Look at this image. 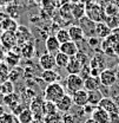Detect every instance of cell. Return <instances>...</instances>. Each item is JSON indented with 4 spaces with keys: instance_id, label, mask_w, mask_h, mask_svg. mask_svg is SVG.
<instances>
[{
    "instance_id": "cell-21",
    "label": "cell",
    "mask_w": 119,
    "mask_h": 123,
    "mask_svg": "<svg viewBox=\"0 0 119 123\" xmlns=\"http://www.w3.org/2000/svg\"><path fill=\"white\" fill-rule=\"evenodd\" d=\"M81 68H83L81 63L78 61L75 57H71V58H70V62H68V64L66 65L65 69H66V71H67L68 75H79Z\"/></svg>"
},
{
    "instance_id": "cell-16",
    "label": "cell",
    "mask_w": 119,
    "mask_h": 123,
    "mask_svg": "<svg viewBox=\"0 0 119 123\" xmlns=\"http://www.w3.org/2000/svg\"><path fill=\"white\" fill-rule=\"evenodd\" d=\"M103 98H104V96H103V92L100 91V89L93 90V91H87V104L92 105V107L97 108Z\"/></svg>"
},
{
    "instance_id": "cell-53",
    "label": "cell",
    "mask_w": 119,
    "mask_h": 123,
    "mask_svg": "<svg viewBox=\"0 0 119 123\" xmlns=\"http://www.w3.org/2000/svg\"><path fill=\"white\" fill-rule=\"evenodd\" d=\"M84 123H97V122H94V121H93V120L90 117V118H87V120H86V121H85Z\"/></svg>"
},
{
    "instance_id": "cell-9",
    "label": "cell",
    "mask_w": 119,
    "mask_h": 123,
    "mask_svg": "<svg viewBox=\"0 0 119 123\" xmlns=\"http://www.w3.org/2000/svg\"><path fill=\"white\" fill-rule=\"evenodd\" d=\"M56 107L58 112H62V114H67L72 107H73V101H72V96L70 95H64L59 101L56 103Z\"/></svg>"
},
{
    "instance_id": "cell-24",
    "label": "cell",
    "mask_w": 119,
    "mask_h": 123,
    "mask_svg": "<svg viewBox=\"0 0 119 123\" xmlns=\"http://www.w3.org/2000/svg\"><path fill=\"white\" fill-rule=\"evenodd\" d=\"M83 17H85V5H83L81 2L72 4V18L79 20Z\"/></svg>"
},
{
    "instance_id": "cell-32",
    "label": "cell",
    "mask_w": 119,
    "mask_h": 123,
    "mask_svg": "<svg viewBox=\"0 0 119 123\" xmlns=\"http://www.w3.org/2000/svg\"><path fill=\"white\" fill-rule=\"evenodd\" d=\"M44 122L45 123H62V116L59 112H53L50 115H45L44 116Z\"/></svg>"
},
{
    "instance_id": "cell-7",
    "label": "cell",
    "mask_w": 119,
    "mask_h": 123,
    "mask_svg": "<svg viewBox=\"0 0 119 123\" xmlns=\"http://www.w3.org/2000/svg\"><path fill=\"white\" fill-rule=\"evenodd\" d=\"M15 37H17V46H20V47L32 42L31 31L26 26H19L15 32Z\"/></svg>"
},
{
    "instance_id": "cell-55",
    "label": "cell",
    "mask_w": 119,
    "mask_h": 123,
    "mask_svg": "<svg viewBox=\"0 0 119 123\" xmlns=\"http://www.w3.org/2000/svg\"><path fill=\"white\" fill-rule=\"evenodd\" d=\"M116 74H117V76L119 77V64L117 65V69H116Z\"/></svg>"
},
{
    "instance_id": "cell-40",
    "label": "cell",
    "mask_w": 119,
    "mask_h": 123,
    "mask_svg": "<svg viewBox=\"0 0 119 123\" xmlns=\"http://www.w3.org/2000/svg\"><path fill=\"white\" fill-rule=\"evenodd\" d=\"M10 19H11L10 15L7 14L6 12H0V30L4 31L6 24H7V21H8Z\"/></svg>"
},
{
    "instance_id": "cell-29",
    "label": "cell",
    "mask_w": 119,
    "mask_h": 123,
    "mask_svg": "<svg viewBox=\"0 0 119 123\" xmlns=\"http://www.w3.org/2000/svg\"><path fill=\"white\" fill-rule=\"evenodd\" d=\"M54 36H56V38L58 39V42L60 43V45H61V44H64V43H67V42H70V40H71L67 29H59V30L56 32V34H54Z\"/></svg>"
},
{
    "instance_id": "cell-13",
    "label": "cell",
    "mask_w": 119,
    "mask_h": 123,
    "mask_svg": "<svg viewBox=\"0 0 119 123\" xmlns=\"http://www.w3.org/2000/svg\"><path fill=\"white\" fill-rule=\"evenodd\" d=\"M91 118L97 123H110V114L97 107L94 108L93 112L91 114Z\"/></svg>"
},
{
    "instance_id": "cell-48",
    "label": "cell",
    "mask_w": 119,
    "mask_h": 123,
    "mask_svg": "<svg viewBox=\"0 0 119 123\" xmlns=\"http://www.w3.org/2000/svg\"><path fill=\"white\" fill-rule=\"evenodd\" d=\"M5 56H6V50L4 49V46L0 44V63H1V62H4Z\"/></svg>"
},
{
    "instance_id": "cell-28",
    "label": "cell",
    "mask_w": 119,
    "mask_h": 123,
    "mask_svg": "<svg viewBox=\"0 0 119 123\" xmlns=\"http://www.w3.org/2000/svg\"><path fill=\"white\" fill-rule=\"evenodd\" d=\"M54 59H56V65L59 66V68H66V65L68 64L70 62V57L64 55L62 52H57L54 55Z\"/></svg>"
},
{
    "instance_id": "cell-19",
    "label": "cell",
    "mask_w": 119,
    "mask_h": 123,
    "mask_svg": "<svg viewBox=\"0 0 119 123\" xmlns=\"http://www.w3.org/2000/svg\"><path fill=\"white\" fill-rule=\"evenodd\" d=\"M4 62L10 66V68H17L18 65H19V63H20V55L18 53V52H15V51H7L6 52V56H5V59Z\"/></svg>"
},
{
    "instance_id": "cell-3",
    "label": "cell",
    "mask_w": 119,
    "mask_h": 123,
    "mask_svg": "<svg viewBox=\"0 0 119 123\" xmlns=\"http://www.w3.org/2000/svg\"><path fill=\"white\" fill-rule=\"evenodd\" d=\"M89 65L91 68V76L93 77H99L100 74L106 69V62L102 55H94L90 59Z\"/></svg>"
},
{
    "instance_id": "cell-10",
    "label": "cell",
    "mask_w": 119,
    "mask_h": 123,
    "mask_svg": "<svg viewBox=\"0 0 119 123\" xmlns=\"http://www.w3.org/2000/svg\"><path fill=\"white\" fill-rule=\"evenodd\" d=\"M39 65L43 70H54L56 65V59L54 55H51L48 52H45L39 58Z\"/></svg>"
},
{
    "instance_id": "cell-17",
    "label": "cell",
    "mask_w": 119,
    "mask_h": 123,
    "mask_svg": "<svg viewBox=\"0 0 119 123\" xmlns=\"http://www.w3.org/2000/svg\"><path fill=\"white\" fill-rule=\"evenodd\" d=\"M41 79L47 85L52 83H57L60 80V74L57 72L56 70H44L41 74Z\"/></svg>"
},
{
    "instance_id": "cell-44",
    "label": "cell",
    "mask_w": 119,
    "mask_h": 123,
    "mask_svg": "<svg viewBox=\"0 0 119 123\" xmlns=\"http://www.w3.org/2000/svg\"><path fill=\"white\" fill-rule=\"evenodd\" d=\"M50 1H51V4L53 5V7H54L56 10H57V8L59 10L60 7H61L62 5H65L68 0H50Z\"/></svg>"
},
{
    "instance_id": "cell-39",
    "label": "cell",
    "mask_w": 119,
    "mask_h": 123,
    "mask_svg": "<svg viewBox=\"0 0 119 123\" xmlns=\"http://www.w3.org/2000/svg\"><path fill=\"white\" fill-rule=\"evenodd\" d=\"M79 76L81 77L84 80L85 79H87L90 76H91V68H90V65H83V68H81V70H80V72H79Z\"/></svg>"
},
{
    "instance_id": "cell-58",
    "label": "cell",
    "mask_w": 119,
    "mask_h": 123,
    "mask_svg": "<svg viewBox=\"0 0 119 123\" xmlns=\"http://www.w3.org/2000/svg\"><path fill=\"white\" fill-rule=\"evenodd\" d=\"M7 1H8V2H10V1H11V2H13V1H14V0H7Z\"/></svg>"
},
{
    "instance_id": "cell-41",
    "label": "cell",
    "mask_w": 119,
    "mask_h": 123,
    "mask_svg": "<svg viewBox=\"0 0 119 123\" xmlns=\"http://www.w3.org/2000/svg\"><path fill=\"white\" fill-rule=\"evenodd\" d=\"M86 42H87V45L90 47H92V49H96V47H98V46L100 45V39L98 38V37H91V38H87L86 39Z\"/></svg>"
},
{
    "instance_id": "cell-38",
    "label": "cell",
    "mask_w": 119,
    "mask_h": 123,
    "mask_svg": "<svg viewBox=\"0 0 119 123\" xmlns=\"http://www.w3.org/2000/svg\"><path fill=\"white\" fill-rule=\"evenodd\" d=\"M6 13L10 15V18H12V19H14V20L19 18V11H18V7H17L15 5H10V6H7Z\"/></svg>"
},
{
    "instance_id": "cell-36",
    "label": "cell",
    "mask_w": 119,
    "mask_h": 123,
    "mask_svg": "<svg viewBox=\"0 0 119 123\" xmlns=\"http://www.w3.org/2000/svg\"><path fill=\"white\" fill-rule=\"evenodd\" d=\"M18 27H19V25H18V23H17V20L14 19H10L8 21H7V24H6V26H5V29L4 31H8V32H17L18 30Z\"/></svg>"
},
{
    "instance_id": "cell-43",
    "label": "cell",
    "mask_w": 119,
    "mask_h": 123,
    "mask_svg": "<svg viewBox=\"0 0 119 123\" xmlns=\"http://www.w3.org/2000/svg\"><path fill=\"white\" fill-rule=\"evenodd\" d=\"M0 123H13V116L11 114H4L0 117Z\"/></svg>"
},
{
    "instance_id": "cell-47",
    "label": "cell",
    "mask_w": 119,
    "mask_h": 123,
    "mask_svg": "<svg viewBox=\"0 0 119 123\" xmlns=\"http://www.w3.org/2000/svg\"><path fill=\"white\" fill-rule=\"evenodd\" d=\"M83 109H84V112H85V114H90V115H91V114L93 112V110H94V107H92V105H90V104H86Z\"/></svg>"
},
{
    "instance_id": "cell-42",
    "label": "cell",
    "mask_w": 119,
    "mask_h": 123,
    "mask_svg": "<svg viewBox=\"0 0 119 123\" xmlns=\"http://www.w3.org/2000/svg\"><path fill=\"white\" fill-rule=\"evenodd\" d=\"M41 6H43V8H44L46 12H48V14H51L52 11L56 10V8L53 7V5L51 4L50 0H43V1H41Z\"/></svg>"
},
{
    "instance_id": "cell-26",
    "label": "cell",
    "mask_w": 119,
    "mask_h": 123,
    "mask_svg": "<svg viewBox=\"0 0 119 123\" xmlns=\"http://www.w3.org/2000/svg\"><path fill=\"white\" fill-rule=\"evenodd\" d=\"M34 120L33 112L28 108H25L19 115H18V121L19 123H32Z\"/></svg>"
},
{
    "instance_id": "cell-6",
    "label": "cell",
    "mask_w": 119,
    "mask_h": 123,
    "mask_svg": "<svg viewBox=\"0 0 119 123\" xmlns=\"http://www.w3.org/2000/svg\"><path fill=\"white\" fill-rule=\"evenodd\" d=\"M99 79H100L102 85H104L106 88H111V86H113V85L117 83L118 76H117V74H116V70L105 69L104 71L100 74Z\"/></svg>"
},
{
    "instance_id": "cell-4",
    "label": "cell",
    "mask_w": 119,
    "mask_h": 123,
    "mask_svg": "<svg viewBox=\"0 0 119 123\" xmlns=\"http://www.w3.org/2000/svg\"><path fill=\"white\" fill-rule=\"evenodd\" d=\"M96 23L89 19L86 15L83 17L81 19L78 20V26L83 30L84 32V37L87 39L91 37H96Z\"/></svg>"
},
{
    "instance_id": "cell-15",
    "label": "cell",
    "mask_w": 119,
    "mask_h": 123,
    "mask_svg": "<svg viewBox=\"0 0 119 123\" xmlns=\"http://www.w3.org/2000/svg\"><path fill=\"white\" fill-rule=\"evenodd\" d=\"M68 34H70V38H71V40L72 42H74V43H79V42H83L84 39H85V37H84V32L83 30L78 26V25H71L68 29Z\"/></svg>"
},
{
    "instance_id": "cell-54",
    "label": "cell",
    "mask_w": 119,
    "mask_h": 123,
    "mask_svg": "<svg viewBox=\"0 0 119 123\" xmlns=\"http://www.w3.org/2000/svg\"><path fill=\"white\" fill-rule=\"evenodd\" d=\"M32 123H45V122H44V120H33Z\"/></svg>"
},
{
    "instance_id": "cell-45",
    "label": "cell",
    "mask_w": 119,
    "mask_h": 123,
    "mask_svg": "<svg viewBox=\"0 0 119 123\" xmlns=\"http://www.w3.org/2000/svg\"><path fill=\"white\" fill-rule=\"evenodd\" d=\"M110 123H119V112L110 114Z\"/></svg>"
},
{
    "instance_id": "cell-11",
    "label": "cell",
    "mask_w": 119,
    "mask_h": 123,
    "mask_svg": "<svg viewBox=\"0 0 119 123\" xmlns=\"http://www.w3.org/2000/svg\"><path fill=\"white\" fill-rule=\"evenodd\" d=\"M72 101L73 105L78 108H84L87 104V91L85 89L75 91L74 93H72Z\"/></svg>"
},
{
    "instance_id": "cell-18",
    "label": "cell",
    "mask_w": 119,
    "mask_h": 123,
    "mask_svg": "<svg viewBox=\"0 0 119 123\" xmlns=\"http://www.w3.org/2000/svg\"><path fill=\"white\" fill-rule=\"evenodd\" d=\"M98 107L100 108V109H103V110H105V111H106V112H108V114L118 112L117 105H116V103H114L113 98H111V97H104V98L102 99V102L99 103V105H98Z\"/></svg>"
},
{
    "instance_id": "cell-2",
    "label": "cell",
    "mask_w": 119,
    "mask_h": 123,
    "mask_svg": "<svg viewBox=\"0 0 119 123\" xmlns=\"http://www.w3.org/2000/svg\"><path fill=\"white\" fill-rule=\"evenodd\" d=\"M85 15L89 19H91L92 21H94L96 24L104 23L105 19H106V14H105L104 10L98 2L85 6Z\"/></svg>"
},
{
    "instance_id": "cell-8",
    "label": "cell",
    "mask_w": 119,
    "mask_h": 123,
    "mask_svg": "<svg viewBox=\"0 0 119 123\" xmlns=\"http://www.w3.org/2000/svg\"><path fill=\"white\" fill-rule=\"evenodd\" d=\"M0 44L4 46L5 50L12 51L17 46V37H15L14 32H8V31H4L0 38Z\"/></svg>"
},
{
    "instance_id": "cell-22",
    "label": "cell",
    "mask_w": 119,
    "mask_h": 123,
    "mask_svg": "<svg viewBox=\"0 0 119 123\" xmlns=\"http://www.w3.org/2000/svg\"><path fill=\"white\" fill-rule=\"evenodd\" d=\"M111 33H112V30L105 23H98L96 25V37H98L99 39L104 40L111 36Z\"/></svg>"
},
{
    "instance_id": "cell-14",
    "label": "cell",
    "mask_w": 119,
    "mask_h": 123,
    "mask_svg": "<svg viewBox=\"0 0 119 123\" xmlns=\"http://www.w3.org/2000/svg\"><path fill=\"white\" fill-rule=\"evenodd\" d=\"M59 51L60 52H62L64 55L68 56V57L71 58V57H74L75 55L78 53L79 49H78V44H77V43L72 42V40H70V42H67V43L61 44V45H60Z\"/></svg>"
},
{
    "instance_id": "cell-1",
    "label": "cell",
    "mask_w": 119,
    "mask_h": 123,
    "mask_svg": "<svg viewBox=\"0 0 119 123\" xmlns=\"http://www.w3.org/2000/svg\"><path fill=\"white\" fill-rule=\"evenodd\" d=\"M64 95H66L64 86L60 84V82H57V83L46 85L44 91V99L48 101V102L57 103Z\"/></svg>"
},
{
    "instance_id": "cell-57",
    "label": "cell",
    "mask_w": 119,
    "mask_h": 123,
    "mask_svg": "<svg viewBox=\"0 0 119 123\" xmlns=\"http://www.w3.org/2000/svg\"><path fill=\"white\" fill-rule=\"evenodd\" d=\"M116 4H117V7H118V12H119V0H114Z\"/></svg>"
},
{
    "instance_id": "cell-56",
    "label": "cell",
    "mask_w": 119,
    "mask_h": 123,
    "mask_svg": "<svg viewBox=\"0 0 119 123\" xmlns=\"http://www.w3.org/2000/svg\"><path fill=\"white\" fill-rule=\"evenodd\" d=\"M70 2H72V4H75V2H79V0H68Z\"/></svg>"
},
{
    "instance_id": "cell-49",
    "label": "cell",
    "mask_w": 119,
    "mask_h": 123,
    "mask_svg": "<svg viewBox=\"0 0 119 123\" xmlns=\"http://www.w3.org/2000/svg\"><path fill=\"white\" fill-rule=\"evenodd\" d=\"M79 2H81L83 5L87 6V5H91V4H94V2H97V0H79Z\"/></svg>"
},
{
    "instance_id": "cell-46",
    "label": "cell",
    "mask_w": 119,
    "mask_h": 123,
    "mask_svg": "<svg viewBox=\"0 0 119 123\" xmlns=\"http://www.w3.org/2000/svg\"><path fill=\"white\" fill-rule=\"evenodd\" d=\"M24 109H25V108H24L23 105H21V104H20V103H19V104H18V105H17L14 109H12L11 111L13 112V115H17V116H18V115H19V114H20V112H21Z\"/></svg>"
},
{
    "instance_id": "cell-12",
    "label": "cell",
    "mask_w": 119,
    "mask_h": 123,
    "mask_svg": "<svg viewBox=\"0 0 119 123\" xmlns=\"http://www.w3.org/2000/svg\"><path fill=\"white\" fill-rule=\"evenodd\" d=\"M45 49L46 52L51 53V55H56L57 52H59L60 50V43L58 39L56 38V36H48L45 40Z\"/></svg>"
},
{
    "instance_id": "cell-5",
    "label": "cell",
    "mask_w": 119,
    "mask_h": 123,
    "mask_svg": "<svg viewBox=\"0 0 119 123\" xmlns=\"http://www.w3.org/2000/svg\"><path fill=\"white\" fill-rule=\"evenodd\" d=\"M65 83H66L67 90L70 92H72V93L84 89V79L79 75H68L66 77Z\"/></svg>"
},
{
    "instance_id": "cell-23",
    "label": "cell",
    "mask_w": 119,
    "mask_h": 123,
    "mask_svg": "<svg viewBox=\"0 0 119 123\" xmlns=\"http://www.w3.org/2000/svg\"><path fill=\"white\" fill-rule=\"evenodd\" d=\"M19 102H20V96H19L18 93H15V92H12V93H10V95H6V96L4 97V104L7 105L11 110L14 109V108L19 104Z\"/></svg>"
},
{
    "instance_id": "cell-20",
    "label": "cell",
    "mask_w": 119,
    "mask_h": 123,
    "mask_svg": "<svg viewBox=\"0 0 119 123\" xmlns=\"http://www.w3.org/2000/svg\"><path fill=\"white\" fill-rule=\"evenodd\" d=\"M102 86L99 77L90 76L87 79L84 80V89L86 91H93V90H99Z\"/></svg>"
},
{
    "instance_id": "cell-30",
    "label": "cell",
    "mask_w": 119,
    "mask_h": 123,
    "mask_svg": "<svg viewBox=\"0 0 119 123\" xmlns=\"http://www.w3.org/2000/svg\"><path fill=\"white\" fill-rule=\"evenodd\" d=\"M20 51H21V56H24L26 58H32L34 56V44H33V42L27 43L24 46H21Z\"/></svg>"
},
{
    "instance_id": "cell-25",
    "label": "cell",
    "mask_w": 119,
    "mask_h": 123,
    "mask_svg": "<svg viewBox=\"0 0 119 123\" xmlns=\"http://www.w3.org/2000/svg\"><path fill=\"white\" fill-rule=\"evenodd\" d=\"M59 15L65 20H71L72 18V2L67 1L59 8Z\"/></svg>"
},
{
    "instance_id": "cell-50",
    "label": "cell",
    "mask_w": 119,
    "mask_h": 123,
    "mask_svg": "<svg viewBox=\"0 0 119 123\" xmlns=\"http://www.w3.org/2000/svg\"><path fill=\"white\" fill-rule=\"evenodd\" d=\"M113 101H114V103H116V105H117V109H118V112H119V93L114 96Z\"/></svg>"
},
{
    "instance_id": "cell-31",
    "label": "cell",
    "mask_w": 119,
    "mask_h": 123,
    "mask_svg": "<svg viewBox=\"0 0 119 123\" xmlns=\"http://www.w3.org/2000/svg\"><path fill=\"white\" fill-rule=\"evenodd\" d=\"M23 72H24V70H23V68H20V66H17V68L11 69L8 80H10V82H12V83L14 84L15 82H18V80L21 78V76H23Z\"/></svg>"
},
{
    "instance_id": "cell-35",
    "label": "cell",
    "mask_w": 119,
    "mask_h": 123,
    "mask_svg": "<svg viewBox=\"0 0 119 123\" xmlns=\"http://www.w3.org/2000/svg\"><path fill=\"white\" fill-rule=\"evenodd\" d=\"M57 107H56V103L53 102H48V101H45L44 102V107H43V112L45 115H50V114H53V112H57Z\"/></svg>"
},
{
    "instance_id": "cell-52",
    "label": "cell",
    "mask_w": 119,
    "mask_h": 123,
    "mask_svg": "<svg viewBox=\"0 0 119 123\" xmlns=\"http://www.w3.org/2000/svg\"><path fill=\"white\" fill-rule=\"evenodd\" d=\"M4 97H5V96L0 92V105H2V104H4Z\"/></svg>"
},
{
    "instance_id": "cell-59",
    "label": "cell",
    "mask_w": 119,
    "mask_h": 123,
    "mask_svg": "<svg viewBox=\"0 0 119 123\" xmlns=\"http://www.w3.org/2000/svg\"><path fill=\"white\" fill-rule=\"evenodd\" d=\"M118 29H119V26H118Z\"/></svg>"
},
{
    "instance_id": "cell-37",
    "label": "cell",
    "mask_w": 119,
    "mask_h": 123,
    "mask_svg": "<svg viewBox=\"0 0 119 123\" xmlns=\"http://www.w3.org/2000/svg\"><path fill=\"white\" fill-rule=\"evenodd\" d=\"M74 57L81 63V65H87L90 63L89 56H87V53H85L84 51H78V53L75 55Z\"/></svg>"
},
{
    "instance_id": "cell-51",
    "label": "cell",
    "mask_w": 119,
    "mask_h": 123,
    "mask_svg": "<svg viewBox=\"0 0 119 123\" xmlns=\"http://www.w3.org/2000/svg\"><path fill=\"white\" fill-rule=\"evenodd\" d=\"M5 114V107L4 105H0V117Z\"/></svg>"
},
{
    "instance_id": "cell-27",
    "label": "cell",
    "mask_w": 119,
    "mask_h": 123,
    "mask_svg": "<svg viewBox=\"0 0 119 123\" xmlns=\"http://www.w3.org/2000/svg\"><path fill=\"white\" fill-rule=\"evenodd\" d=\"M10 71H11V68L5 62H1L0 63V84H2V83L8 80Z\"/></svg>"
},
{
    "instance_id": "cell-33",
    "label": "cell",
    "mask_w": 119,
    "mask_h": 123,
    "mask_svg": "<svg viewBox=\"0 0 119 123\" xmlns=\"http://www.w3.org/2000/svg\"><path fill=\"white\" fill-rule=\"evenodd\" d=\"M0 92H1L4 96L14 92V84H13L12 82H10V80H7V82L0 84Z\"/></svg>"
},
{
    "instance_id": "cell-34",
    "label": "cell",
    "mask_w": 119,
    "mask_h": 123,
    "mask_svg": "<svg viewBox=\"0 0 119 123\" xmlns=\"http://www.w3.org/2000/svg\"><path fill=\"white\" fill-rule=\"evenodd\" d=\"M105 24L111 29V30H114V29H118L119 26V15H113V17H106L104 21Z\"/></svg>"
}]
</instances>
